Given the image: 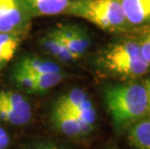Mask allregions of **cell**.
<instances>
[{"mask_svg":"<svg viewBox=\"0 0 150 149\" xmlns=\"http://www.w3.org/2000/svg\"><path fill=\"white\" fill-rule=\"evenodd\" d=\"M128 141L136 149H150V117H143L130 126Z\"/></svg>","mask_w":150,"mask_h":149,"instance_id":"30bf717a","label":"cell"},{"mask_svg":"<svg viewBox=\"0 0 150 149\" xmlns=\"http://www.w3.org/2000/svg\"><path fill=\"white\" fill-rule=\"evenodd\" d=\"M24 34L0 32V69L15 55Z\"/></svg>","mask_w":150,"mask_h":149,"instance_id":"7c38bea8","label":"cell"},{"mask_svg":"<svg viewBox=\"0 0 150 149\" xmlns=\"http://www.w3.org/2000/svg\"><path fill=\"white\" fill-rule=\"evenodd\" d=\"M31 18L64 14L71 0H20Z\"/></svg>","mask_w":150,"mask_h":149,"instance_id":"52a82bcc","label":"cell"},{"mask_svg":"<svg viewBox=\"0 0 150 149\" xmlns=\"http://www.w3.org/2000/svg\"><path fill=\"white\" fill-rule=\"evenodd\" d=\"M10 144V137L9 135L0 137V149H5Z\"/></svg>","mask_w":150,"mask_h":149,"instance_id":"d6986e66","label":"cell"},{"mask_svg":"<svg viewBox=\"0 0 150 149\" xmlns=\"http://www.w3.org/2000/svg\"><path fill=\"white\" fill-rule=\"evenodd\" d=\"M32 116L21 112L14 107L0 101V120L13 125H23L29 121Z\"/></svg>","mask_w":150,"mask_h":149,"instance_id":"2e32d148","label":"cell"},{"mask_svg":"<svg viewBox=\"0 0 150 149\" xmlns=\"http://www.w3.org/2000/svg\"><path fill=\"white\" fill-rule=\"evenodd\" d=\"M11 0H0V16L3 14V12L5 11V9L7 8Z\"/></svg>","mask_w":150,"mask_h":149,"instance_id":"44dd1931","label":"cell"},{"mask_svg":"<svg viewBox=\"0 0 150 149\" xmlns=\"http://www.w3.org/2000/svg\"><path fill=\"white\" fill-rule=\"evenodd\" d=\"M15 81L18 85L23 90L29 92V93H34V78L28 73L22 71L20 69H16L15 72Z\"/></svg>","mask_w":150,"mask_h":149,"instance_id":"e0dca14e","label":"cell"},{"mask_svg":"<svg viewBox=\"0 0 150 149\" xmlns=\"http://www.w3.org/2000/svg\"><path fill=\"white\" fill-rule=\"evenodd\" d=\"M49 149H57V148H53V147H52V148H49Z\"/></svg>","mask_w":150,"mask_h":149,"instance_id":"7402d4cb","label":"cell"},{"mask_svg":"<svg viewBox=\"0 0 150 149\" xmlns=\"http://www.w3.org/2000/svg\"><path fill=\"white\" fill-rule=\"evenodd\" d=\"M87 95L82 89L75 88L62 96L57 101L55 107L64 110H74L81 106L85 99H87Z\"/></svg>","mask_w":150,"mask_h":149,"instance_id":"9a60e30c","label":"cell"},{"mask_svg":"<svg viewBox=\"0 0 150 149\" xmlns=\"http://www.w3.org/2000/svg\"><path fill=\"white\" fill-rule=\"evenodd\" d=\"M52 119L54 126L66 136L76 137L82 134L81 123L71 112L54 107Z\"/></svg>","mask_w":150,"mask_h":149,"instance_id":"9c48e42d","label":"cell"},{"mask_svg":"<svg viewBox=\"0 0 150 149\" xmlns=\"http://www.w3.org/2000/svg\"><path fill=\"white\" fill-rule=\"evenodd\" d=\"M0 101L14 107L21 112L32 116V107L23 95L14 91H0Z\"/></svg>","mask_w":150,"mask_h":149,"instance_id":"4fadbf2b","label":"cell"},{"mask_svg":"<svg viewBox=\"0 0 150 149\" xmlns=\"http://www.w3.org/2000/svg\"><path fill=\"white\" fill-rule=\"evenodd\" d=\"M32 76V75H31ZM34 91L35 92H46L50 88L56 86L60 83L63 78L64 74L62 71L46 73V74L34 75Z\"/></svg>","mask_w":150,"mask_h":149,"instance_id":"5bb4252c","label":"cell"},{"mask_svg":"<svg viewBox=\"0 0 150 149\" xmlns=\"http://www.w3.org/2000/svg\"><path fill=\"white\" fill-rule=\"evenodd\" d=\"M64 15L83 18L110 32L130 29L120 0H71Z\"/></svg>","mask_w":150,"mask_h":149,"instance_id":"3957f363","label":"cell"},{"mask_svg":"<svg viewBox=\"0 0 150 149\" xmlns=\"http://www.w3.org/2000/svg\"><path fill=\"white\" fill-rule=\"evenodd\" d=\"M143 84H144V87H145V89H146V93H147L148 109H149V113H150V78L143 81Z\"/></svg>","mask_w":150,"mask_h":149,"instance_id":"ffe728a7","label":"cell"},{"mask_svg":"<svg viewBox=\"0 0 150 149\" xmlns=\"http://www.w3.org/2000/svg\"><path fill=\"white\" fill-rule=\"evenodd\" d=\"M105 102L114 125L124 127L148 116L147 93L143 82L116 84L105 91Z\"/></svg>","mask_w":150,"mask_h":149,"instance_id":"6da1fadb","label":"cell"},{"mask_svg":"<svg viewBox=\"0 0 150 149\" xmlns=\"http://www.w3.org/2000/svg\"><path fill=\"white\" fill-rule=\"evenodd\" d=\"M100 63L107 72L130 80L142 77L150 70L137 38L123 39L110 45L102 52Z\"/></svg>","mask_w":150,"mask_h":149,"instance_id":"7a4b0ae2","label":"cell"},{"mask_svg":"<svg viewBox=\"0 0 150 149\" xmlns=\"http://www.w3.org/2000/svg\"><path fill=\"white\" fill-rule=\"evenodd\" d=\"M137 39L139 41L143 58L150 66V25L146 26V30L143 31Z\"/></svg>","mask_w":150,"mask_h":149,"instance_id":"ac0fdd59","label":"cell"},{"mask_svg":"<svg viewBox=\"0 0 150 149\" xmlns=\"http://www.w3.org/2000/svg\"><path fill=\"white\" fill-rule=\"evenodd\" d=\"M45 149H49V148H45Z\"/></svg>","mask_w":150,"mask_h":149,"instance_id":"603a6c76","label":"cell"},{"mask_svg":"<svg viewBox=\"0 0 150 149\" xmlns=\"http://www.w3.org/2000/svg\"><path fill=\"white\" fill-rule=\"evenodd\" d=\"M52 31L72 52L79 57H81L90 47L89 36L84 29L79 26L63 25Z\"/></svg>","mask_w":150,"mask_h":149,"instance_id":"5b68a950","label":"cell"},{"mask_svg":"<svg viewBox=\"0 0 150 149\" xmlns=\"http://www.w3.org/2000/svg\"><path fill=\"white\" fill-rule=\"evenodd\" d=\"M130 28L150 25V0H120Z\"/></svg>","mask_w":150,"mask_h":149,"instance_id":"8992f818","label":"cell"},{"mask_svg":"<svg viewBox=\"0 0 150 149\" xmlns=\"http://www.w3.org/2000/svg\"><path fill=\"white\" fill-rule=\"evenodd\" d=\"M40 45L44 47L47 52L55 56V57L62 62H71L81 58L79 56L72 52L64 44H63L58 37L53 33V31H50L40 39Z\"/></svg>","mask_w":150,"mask_h":149,"instance_id":"ba28073f","label":"cell"},{"mask_svg":"<svg viewBox=\"0 0 150 149\" xmlns=\"http://www.w3.org/2000/svg\"><path fill=\"white\" fill-rule=\"evenodd\" d=\"M17 69L22 70L32 76L61 71V68L56 63L39 57H26L21 59Z\"/></svg>","mask_w":150,"mask_h":149,"instance_id":"8fae6325","label":"cell"},{"mask_svg":"<svg viewBox=\"0 0 150 149\" xmlns=\"http://www.w3.org/2000/svg\"><path fill=\"white\" fill-rule=\"evenodd\" d=\"M31 18L20 0H11L0 16V32L25 34L29 29Z\"/></svg>","mask_w":150,"mask_h":149,"instance_id":"277c9868","label":"cell"}]
</instances>
